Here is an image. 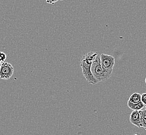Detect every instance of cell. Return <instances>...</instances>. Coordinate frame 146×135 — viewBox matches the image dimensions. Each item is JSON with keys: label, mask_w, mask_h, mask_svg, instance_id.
Wrapping results in <instances>:
<instances>
[{"label": "cell", "mask_w": 146, "mask_h": 135, "mask_svg": "<svg viewBox=\"0 0 146 135\" xmlns=\"http://www.w3.org/2000/svg\"><path fill=\"white\" fill-rule=\"evenodd\" d=\"M100 59L103 69L108 75L111 77L115 64L114 57L109 55L102 54L100 55Z\"/></svg>", "instance_id": "obj_3"}, {"label": "cell", "mask_w": 146, "mask_h": 135, "mask_svg": "<svg viewBox=\"0 0 146 135\" xmlns=\"http://www.w3.org/2000/svg\"><path fill=\"white\" fill-rule=\"evenodd\" d=\"M91 72L94 77L98 83L105 81L110 77L108 75L103 69L100 59V54H98L91 66Z\"/></svg>", "instance_id": "obj_2"}, {"label": "cell", "mask_w": 146, "mask_h": 135, "mask_svg": "<svg viewBox=\"0 0 146 135\" xmlns=\"http://www.w3.org/2000/svg\"><path fill=\"white\" fill-rule=\"evenodd\" d=\"M60 1H64V0H60Z\"/></svg>", "instance_id": "obj_15"}, {"label": "cell", "mask_w": 146, "mask_h": 135, "mask_svg": "<svg viewBox=\"0 0 146 135\" xmlns=\"http://www.w3.org/2000/svg\"><path fill=\"white\" fill-rule=\"evenodd\" d=\"M141 101L143 103V104L146 105V93L141 95Z\"/></svg>", "instance_id": "obj_10"}, {"label": "cell", "mask_w": 146, "mask_h": 135, "mask_svg": "<svg viewBox=\"0 0 146 135\" xmlns=\"http://www.w3.org/2000/svg\"><path fill=\"white\" fill-rule=\"evenodd\" d=\"M14 69L11 64L3 62L0 69V78L3 79H9L13 75Z\"/></svg>", "instance_id": "obj_4"}, {"label": "cell", "mask_w": 146, "mask_h": 135, "mask_svg": "<svg viewBox=\"0 0 146 135\" xmlns=\"http://www.w3.org/2000/svg\"><path fill=\"white\" fill-rule=\"evenodd\" d=\"M129 101L133 103H139L141 101V95L137 93H135L131 96Z\"/></svg>", "instance_id": "obj_8"}, {"label": "cell", "mask_w": 146, "mask_h": 135, "mask_svg": "<svg viewBox=\"0 0 146 135\" xmlns=\"http://www.w3.org/2000/svg\"><path fill=\"white\" fill-rule=\"evenodd\" d=\"M145 83H146V79H145Z\"/></svg>", "instance_id": "obj_13"}, {"label": "cell", "mask_w": 146, "mask_h": 135, "mask_svg": "<svg viewBox=\"0 0 146 135\" xmlns=\"http://www.w3.org/2000/svg\"><path fill=\"white\" fill-rule=\"evenodd\" d=\"M45 1H46V2L47 3L54 5L55 3H56L57 2H58L59 0H45Z\"/></svg>", "instance_id": "obj_11"}, {"label": "cell", "mask_w": 146, "mask_h": 135, "mask_svg": "<svg viewBox=\"0 0 146 135\" xmlns=\"http://www.w3.org/2000/svg\"><path fill=\"white\" fill-rule=\"evenodd\" d=\"M1 64H2V63L0 62V69H1Z\"/></svg>", "instance_id": "obj_12"}, {"label": "cell", "mask_w": 146, "mask_h": 135, "mask_svg": "<svg viewBox=\"0 0 146 135\" xmlns=\"http://www.w3.org/2000/svg\"><path fill=\"white\" fill-rule=\"evenodd\" d=\"M139 112L140 113V127H143L146 129V110H139Z\"/></svg>", "instance_id": "obj_7"}, {"label": "cell", "mask_w": 146, "mask_h": 135, "mask_svg": "<svg viewBox=\"0 0 146 135\" xmlns=\"http://www.w3.org/2000/svg\"><path fill=\"white\" fill-rule=\"evenodd\" d=\"M127 106L129 108L133 110V111L135 110L139 111L141 109H143V108H145V105L141 101H140L139 103H131L129 101H128Z\"/></svg>", "instance_id": "obj_6"}, {"label": "cell", "mask_w": 146, "mask_h": 135, "mask_svg": "<svg viewBox=\"0 0 146 135\" xmlns=\"http://www.w3.org/2000/svg\"><path fill=\"white\" fill-rule=\"evenodd\" d=\"M6 58H7V56L6 54L4 52H0V62L2 63L5 61Z\"/></svg>", "instance_id": "obj_9"}, {"label": "cell", "mask_w": 146, "mask_h": 135, "mask_svg": "<svg viewBox=\"0 0 146 135\" xmlns=\"http://www.w3.org/2000/svg\"><path fill=\"white\" fill-rule=\"evenodd\" d=\"M98 54V53L97 52H89L82 56L81 60L80 66L82 68L83 75L88 82L93 85H95L98 83L94 77L91 70L92 65Z\"/></svg>", "instance_id": "obj_1"}, {"label": "cell", "mask_w": 146, "mask_h": 135, "mask_svg": "<svg viewBox=\"0 0 146 135\" xmlns=\"http://www.w3.org/2000/svg\"><path fill=\"white\" fill-rule=\"evenodd\" d=\"M145 110H146V106H145Z\"/></svg>", "instance_id": "obj_14"}, {"label": "cell", "mask_w": 146, "mask_h": 135, "mask_svg": "<svg viewBox=\"0 0 146 135\" xmlns=\"http://www.w3.org/2000/svg\"><path fill=\"white\" fill-rule=\"evenodd\" d=\"M129 120L133 125L138 127H140V113L139 111L135 110L132 112L130 115Z\"/></svg>", "instance_id": "obj_5"}]
</instances>
